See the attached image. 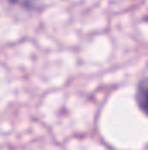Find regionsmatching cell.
<instances>
[{
  "label": "cell",
  "instance_id": "obj_1",
  "mask_svg": "<svg viewBox=\"0 0 148 150\" xmlns=\"http://www.w3.org/2000/svg\"><path fill=\"white\" fill-rule=\"evenodd\" d=\"M136 105L141 112L148 117V79H143L138 86H136Z\"/></svg>",
  "mask_w": 148,
  "mask_h": 150
},
{
  "label": "cell",
  "instance_id": "obj_2",
  "mask_svg": "<svg viewBox=\"0 0 148 150\" xmlns=\"http://www.w3.org/2000/svg\"><path fill=\"white\" fill-rule=\"evenodd\" d=\"M11 2L12 5H18L21 9H26V11H37L38 9V0H7Z\"/></svg>",
  "mask_w": 148,
  "mask_h": 150
}]
</instances>
